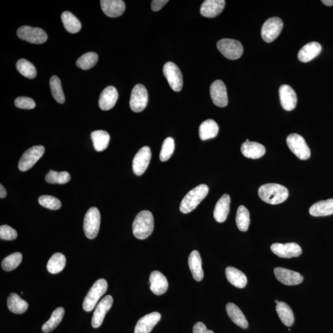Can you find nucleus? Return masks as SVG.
I'll list each match as a JSON object with an SVG mask.
<instances>
[{
  "instance_id": "obj_1",
  "label": "nucleus",
  "mask_w": 333,
  "mask_h": 333,
  "mask_svg": "<svg viewBox=\"0 0 333 333\" xmlns=\"http://www.w3.org/2000/svg\"><path fill=\"white\" fill-rule=\"evenodd\" d=\"M259 197L266 203L275 205L283 203L289 196L288 190L280 184L268 183L259 188Z\"/></svg>"
},
{
  "instance_id": "obj_2",
  "label": "nucleus",
  "mask_w": 333,
  "mask_h": 333,
  "mask_svg": "<svg viewBox=\"0 0 333 333\" xmlns=\"http://www.w3.org/2000/svg\"><path fill=\"white\" fill-rule=\"evenodd\" d=\"M153 213L148 210H143L136 215L133 223V233L138 240H145L152 234L154 230Z\"/></svg>"
},
{
  "instance_id": "obj_3",
  "label": "nucleus",
  "mask_w": 333,
  "mask_h": 333,
  "mask_svg": "<svg viewBox=\"0 0 333 333\" xmlns=\"http://www.w3.org/2000/svg\"><path fill=\"white\" fill-rule=\"evenodd\" d=\"M209 190V187L206 184H202L190 191L181 202L180 211L183 213L192 212L206 197Z\"/></svg>"
},
{
  "instance_id": "obj_4",
  "label": "nucleus",
  "mask_w": 333,
  "mask_h": 333,
  "mask_svg": "<svg viewBox=\"0 0 333 333\" xmlns=\"http://www.w3.org/2000/svg\"><path fill=\"white\" fill-rule=\"evenodd\" d=\"M107 289V283L104 279H99L95 281L84 299L83 309L85 311H92L102 296L106 292Z\"/></svg>"
},
{
  "instance_id": "obj_5",
  "label": "nucleus",
  "mask_w": 333,
  "mask_h": 333,
  "mask_svg": "<svg viewBox=\"0 0 333 333\" xmlns=\"http://www.w3.org/2000/svg\"><path fill=\"white\" fill-rule=\"evenodd\" d=\"M101 215L96 207H91L85 214L84 230L85 236L93 240L97 236L100 227Z\"/></svg>"
},
{
  "instance_id": "obj_6",
  "label": "nucleus",
  "mask_w": 333,
  "mask_h": 333,
  "mask_svg": "<svg viewBox=\"0 0 333 333\" xmlns=\"http://www.w3.org/2000/svg\"><path fill=\"white\" fill-rule=\"evenodd\" d=\"M218 50L226 58L236 60L243 54V47L241 43L236 40L224 39L217 42Z\"/></svg>"
},
{
  "instance_id": "obj_7",
  "label": "nucleus",
  "mask_w": 333,
  "mask_h": 333,
  "mask_svg": "<svg viewBox=\"0 0 333 333\" xmlns=\"http://www.w3.org/2000/svg\"><path fill=\"white\" fill-rule=\"evenodd\" d=\"M287 144L291 152L301 160L306 161L310 157V150L305 139L297 133L287 136Z\"/></svg>"
},
{
  "instance_id": "obj_8",
  "label": "nucleus",
  "mask_w": 333,
  "mask_h": 333,
  "mask_svg": "<svg viewBox=\"0 0 333 333\" xmlns=\"http://www.w3.org/2000/svg\"><path fill=\"white\" fill-rule=\"evenodd\" d=\"M163 73L170 87L175 92H180L183 87V77L177 65L172 62H168L165 64Z\"/></svg>"
},
{
  "instance_id": "obj_9",
  "label": "nucleus",
  "mask_w": 333,
  "mask_h": 333,
  "mask_svg": "<svg viewBox=\"0 0 333 333\" xmlns=\"http://www.w3.org/2000/svg\"><path fill=\"white\" fill-rule=\"evenodd\" d=\"M283 27L282 20L278 17L267 19L262 27L261 35L264 41L271 43L280 35Z\"/></svg>"
},
{
  "instance_id": "obj_10",
  "label": "nucleus",
  "mask_w": 333,
  "mask_h": 333,
  "mask_svg": "<svg viewBox=\"0 0 333 333\" xmlns=\"http://www.w3.org/2000/svg\"><path fill=\"white\" fill-rule=\"evenodd\" d=\"M19 39L33 44H42L46 42L48 35L42 28L30 26H22L17 32Z\"/></svg>"
},
{
  "instance_id": "obj_11",
  "label": "nucleus",
  "mask_w": 333,
  "mask_h": 333,
  "mask_svg": "<svg viewBox=\"0 0 333 333\" xmlns=\"http://www.w3.org/2000/svg\"><path fill=\"white\" fill-rule=\"evenodd\" d=\"M44 153L45 147L41 145L29 148L23 154L19 160L18 164L19 170L25 172L30 169L42 157Z\"/></svg>"
},
{
  "instance_id": "obj_12",
  "label": "nucleus",
  "mask_w": 333,
  "mask_h": 333,
  "mask_svg": "<svg viewBox=\"0 0 333 333\" xmlns=\"http://www.w3.org/2000/svg\"><path fill=\"white\" fill-rule=\"evenodd\" d=\"M148 102V94L143 85H136L131 94L130 106L135 113H140L146 108Z\"/></svg>"
},
{
  "instance_id": "obj_13",
  "label": "nucleus",
  "mask_w": 333,
  "mask_h": 333,
  "mask_svg": "<svg viewBox=\"0 0 333 333\" xmlns=\"http://www.w3.org/2000/svg\"><path fill=\"white\" fill-rule=\"evenodd\" d=\"M152 159V152L150 147L144 146L136 154L133 160V172L138 176L143 175L146 171Z\"/></svg>"
},
{
  "instance_id": "obj_14",
  "label": "nucleus",
  "mask_w": 333,
  "mask_h": 333,
  "mask_svg": "<svg viewBox=\"0 0 333 333\" xmlns=\"http://www.w3.org/2000/svg\"><path fill=\"white\" fill-rule=\"evenodd\" d=\"M271 250L278 257L287 258L299 257L303 252L301 246L295 243H274L271 246Z\"/></svg>"
},
{
  "instance_id": "obj_15",
  "label": "nucleus",
  "mask_w": 333,
  "mask_h": 333,
  "mask_svg": "<svg viewBox=\"0 0 333 333\" xmlns=\"http://www.w3.org/2000/svg\"><path fill=\"white\" fill-rule=\"evenodd\" d=\"M210 96L213 104L218 107H225L228 105L227 88L223 82L217 80L213 82L210 87Z\"/></svg>"
},
{
  "instance_id": "obj_16",
  "label": "nucleus",
  "mask_w": 333,
  "mask_h": 333,
  "mask_svg": "<svg viewBox=\"0 0 333 333\" xmlns=\"http://www.w3.org/2000/svg\"><path fill=\"white\" fill-rule=\"evenodd\" d=\"M113 298L112 296L107 295L99 302L96 306L95 312L93 313L92 325L93 328H97L101 325L104 319L105 316L111 307L113 306Z\"/></svg>"
},
{
  "instance_id": "obj_17",
  "label": "nucleus",
  "mask_w": 333,
  "mask_h": 333,
  "mask_svg": "<svg viewBox=\"0 0 333 333\" xmlns=\"http://www.w3.org/2000/svg\"><path fill=\"white\" fill-rule=\"evenodd\" d=\"M276 278L281 283L287 286L297 285L303 283L304 277L300 273L287 269L277 267L274 269Z\"/></svg>"
},
{
  "instance_id": "obj_18",
  "label": "nucleus",
  "mask_w": 333,
  "mask_h": 333,
  "mask_svg": "<svg viewBox=\"0 0 333 333\" xmlns=\"http://www.w3.org/2000/svg\"><path fill=\"white\" fill-rule=\"evenodd\" d=\"M281 106L287 111H291L295 109L297 104V95L291 87L287 85H283L279 89Z\"/></svg>"
},
{
  "instance_id": "obj_19",
  "label": "nucleus",
  "mask_w": 333,
  "mask_h": 333,
  "mask_svg": "<svg viewBox=\"0 0 333 333\" xmlns=\"http://www.w3.org/2000/svg\"><path fill=\"white\" fill-rule=\"evenodd\" d=\"M161 318L159 312H155L144 315L136 324L135 333H150Z\"/></svg>"
},
{
  "instance_id": "obj_20",
  "label": "nucleus",
  "mask_w": 333,
  "mask_h": 333,
  "mask_svg": "<svg viewBox=\"0 0 333 333\" xmlns=\"http://www.w3.org/2000/svg\"><path fill=\"white\" fill-rule=\"evenodd\" d=\"M226 4L224 0H206L200 8L201 15L206 18H215L223 11Z\"/></svg>"
},
{
  "instance_id": "obj_21",
  "label": "nucleus",
  "mask_w": 333,
  "mask_h": 333,
  "mask_svg": "<svg viewBox=\"0 0 333 333\" xmlns=\"http://www.w3.org/2000/svg\"><path fill=\"white\" fill-rule=\"evenodd\" d=\"M150 289L154 294L160 295L167 291L169 283L165 276L158 270L151 273L150 277Z\"/></svg>"
},
{
  "instance_id": "obj_22",
  "label": "nucleus",
  "mask_w": 333,
  "mask_h": 333,
  "mask_svg": "<svg viewBox=\"0 0 333 333\" xmlns=\"http://www.w3.org/2000/svg\"><path fill=\"white\" fill-rule=\"evenodd\" d=\"M100 4L102 11L110 18H118L125 10V3L122 0H102Z\"/></svg>"
},
{
  "instance_id": "obj_23",
  "label": "nucleus",
  "mask_w": 333,
  "mask_h": 333,
  "mask_svg": "<svg viewBox=\"0 0 333 333\" xmlns=\"http://www.w3.org/2000/svg\"><path fill=\"white\" fill-rule=\"evenodd\" d=\"M118 99V92L113 86H109L102 91L99 99V106L102 110H108L115 107Z\"/></svg>"
},
{
  "instance_id": "obj_24",
  "label": "nucleus",
  "mask_w": 333,
  "mask_h": 333,
  "mask_svg": "<svg viewBox=\"0 0 333 333\" xmlns=\"http://www.w3.org/2000/svg\"><path fill=\"white\" fill-rule=\"evenodd\" d=\"M230 203L231 199L230 196L226 194L222 196L216 204L213 211V217L219 223H223L227 220L230 212Z\"/></svg>"
},
{
  "instance_id": "obj_25",
  "label": "nucleus",
  "mask_w": 333,
  "mask_h": 333,
  "mask_svg": "<svg viewBox=\"0 0 333 333\" xmlns=\"http://www.w3.org/2000/svg\"><path fill=\"white\" fill-rule=\"evenodd\" d=\"M241 153L246 158L257 159L263 157L266 153V147L257 142L246 141L241 147Z\"/></svg>"
},
{
  "instance_id": "obj_26",
  "label": "nucleus",
  "mask_w": 333,
  "mask_h": 333,
  "mask_svg": "<svg viewBox=\"0 0 333 333\" xmlns=\"http://www.w3.org/2000/svg\"><path fill=\"white\" fill-rule=\"evenodd\" d=\"M321 48L319 43L313 42L309 43L301 48L298 53V59L301 62H308L313 60L321 53Z\"/></svg>"
},
{
  "instance_id": "obj_27",
  "label": "nucleus",
  "mask_w": 333,
  "mask_h": 333,
  "mask_svg": "<svg viewBox=\"0 0 333 333\" xmlns=\"http://www.w3.org/2000/svg\"><path fill=\"white\" fill-rule=\"evenodd\" d=\"M189 265L193 278L196 281H201L204 278V272L202 268V260L198 250H193L189 256Z\"/></svg>"
},
{
  "instance_id": "obj_28",
  "label": "nucleus",
  "mask_w": 333,
  "mask_h": 333,
  "mask_svg": "<svg viewBox=\"0 0 333 333\" xmlns=\"http://www.w3.org/2000/svg\"><path fill=\"white\" fill-rule=\"evenodd\" d=\"M226 310L230 319L236 325L241 327L243 329L248 328L249 324L245 316L237 306L233 303H228L226 306Z\"/></svg>"
},
{
  "instance_id": "obj_29",
  "label": "nucleus",
  "mask_w": 333,
  "mask_h": 333,
  "mask_svg": "<svg viewBox=\"0 0 333 333\" xmlns=\"http://www.w3.org/2000/svg\"><path fill=\"white\" fill-rule=\"evenodd\" d=\"M309 213L314 217H323L333 214V199L318 201L313 204L310 207Z\"/></svg>"
},
{
  "instance_id": "obj_30",
  "label": "nucleus",
  "mask_w": 333,
  "mask_h": 333,
  "mask_svg": "<svg viewBox=\"0 0 333 333\" xmlns=\"http://www.w3.org/2000/svg\"><path fill=\"white\" fill-rule=\"evenodd\" d=\"M227 280L229 282L238 288H243L246 286L247 279L246 276L240 270L233 267H228L226 270Z\"/></svg>"
},
{
  "instance_id": "obj_31",
  "label": "nucleus",
  "mask_w": 333,
  "mask_h": 333,
  "mask_svg": "<svg viewBox=\"0 0 333 333\" xmlns=\"http://www.w3.org/2000/svg\"><path fill=\"white\" fill-rule=\"evenodd\" d=\"M219 128L215 121L209 119L205 121L199 127V137L203 141L216 137L218 133Z\"/></svg>"
},
{
  "instance_id": "obj_32",
  "label": "nucleus",
  "mask_w": 333,
  "mask_h": 333,
  "mask_svg": "<svg viewBox=\"0 0 333 333\" xmlns=\"http://www.w3.org/2000/svg\"><path fill=\"white\" fill-rule=\"evenodd\" d=\"M93 146L96 152H103L108 146L110 141V136L106 131L96 130L91 133Z\"/></svg>"
},
{
  "instance_id": "obj_33",
  "label": "nucleus",
  "mask_w": 333,
  "mask_h": 333,
  "mask_svg": "<svg viewBox=\"0 0 333 333\" xmlns=\"http://www.w3.org/2000/svg\"><path fill=\"white\" fill-rule=\"evenodd\" d=\"M8 307L11 312L16 314H22L28 309V304L22 300L16 293H11L8 298Z\"/></svg>"
},
{
  "instance_id": "obj_34",
  "label": "nucleus",
  "mask_w": 333,
  "mask_h": 333,
  "mask_svg": "<svg viewBox=\"0 0 333 333\" xmlns=\"http://www.w3.org/2000/svg\"><path fill=\"white\" fill-rule=\"evenodd\" d=\"M61 19L65 29L69 33H76L81 30L82 28L81 22L69 11H64L62 13Z\"/></svg>"
},
{
  "instance_id": "obj_35",
  "label": "nucleus",
  "mask_w": 333,
  "mask_h": 333,
  "mask_svg": "<svg viewBox=\"0 0 333 333\" xmlns=\"http://www.w3.org/2000/svg\"><path fill=\"white\" fill-rule=\"evenodd\" d=\"M276 310L280 320L287 326H291L294 323V314L290 307L284 302H279L276 306Z\"/></svg>"
},
{
  "instance_id": "obj_36",
  "label": "nucleus",
  "mask_w": 333,
  "mask_h": 333,
  "mask_svg": "<svg viewBox=\"0 0 333 333\" xmlns=\"http://www.w3.org/2000/svg\"><path fill=\"white\" fill-rule=\"evenodd\" d=\"M65 310L63 307H58L53 312L49 320L42 326V331L48 333L53 331L61 322L64 317Z\"/></svg>"
},
{
  "instance_id": "obj_37",
  "label": "nucleus",
  "mask_w": 333,
  "mask_h": 333,
  "mask_svg": "<svg viewBox=\"0 0 333 333\" xmlns=\"http://www.w3.org/2000/svg\"><path fill=\"white\" fill-rule=\"evenodd\" d=\"M66 264V258L61 253H55L51 256L47 264L48 271L52 274L60 273L64 270Z\"/></svg>"
},
{
  "instance_id": "obj_38",
  "label": "nucleus",
  "mask_w": 333,
  "mask_h": 333,
  "mask_svg": "<svg viewBox=\"0 0 333 333\" xmlns=\"http://www.w3.org/2000/svg\"><path fill=\"white\" fill-rule=\"evenodd\" d=\"M250 214L248 209L244 206L238 207L236 213V223L241 232H246L250 225Z\"/></svg>"
},
{
  "instance_id": "obj_39",
  "label": "nucleus",
  "mask_w": 333,
  "mask_h": 333,
  "mask_svg": "<svg viewBox=\"0 0 333 333\" xmlns=\"http://www.w3.org/2000/svg\"><path fill=\"white\" fill-rule=\"evenodd\" d=\"M98 55L96 53L89 52L80 57L76 62L77 66L82 70H89L97 63Z\"/></svg>"
},
{
  "instance_id": "obj_40",
  "label": "nucleus",
  "mask_w": 333,
  "mask_h": 333,
  "mask_svg": "<svg viewBox=\"0 0 333 333\" xmlns=\"http://www.w3.org/2000/svg\"><path fill=\"white\" fill-rule=\"evenodd\" d=\"M51 94L55 100L59 103H64L65 101V96L62 90L61 82L58 77L54 76L51 77L50 82Z\"/></svg>"
},
{
  "instance_id": "obj_41",
  "label": "nucleus",
  "mask_w": 333,
  "mask_h": 333,
  "mask_svg": "<svg viewBox=\"0 0 333 333\" xmlns=\"http://www.w3.org/2000/svg\"><path fill=\"white\" fill-rule=\"evenodd\" d=\"M17 69L19 73L28 79H34L36 76L35 66L25 59H19L16 64Z\"/></svg>"
},
{
  "instance_id": "obj_42",
  "label": "nucleus",
  "mask_w": 333,
  "mask_h": 333,
  "mask_svg": "<svg viewBox=\"0 0 333 333\" xmlns=\"http://www.w3.org/2000/svg\"><path fill=\"white\" fill-rule=\"evenodd\" d=\"M22 261V255L21 253L15 252L7 256L2 261V269L6 272L13 271L16 269Z\"/></svg>"
},
{
  "instance_id": "obj_43",
  "label": "nucleus",
  "mask_w": 333,
  "mask_h": 333,
  "mask_svg": "<svg viewBox=\"0 0 333 333\" xmlns=\"http://www.w3.org/2000/svg\"><path fill=\"white\" fill-rule=\"evenodd\" d=\"M70 175L67 172H58L50 170L45 176V180L48 183L65 184L70 180Z\"/></svg>"
},
{
  "instance_id": "obj_44",
  "label": "nucleus",
  "mask_w": 333,
  "mask_h": 333,
  "mask_svg": "<svg viewBox=\"0 0 333 333\" xmlns=\"http://www.w3.org/2000/svg\"><path fill=\"white\" fill-rule=\"evenodd\" d=\"M175 150V141L172 137H168L165 139L162 144V149L160 153V160L166 162L171 158Z\"/></svg>"
},
{
  "instance_id": "obj_45",
  "label": "nucleus",
  "mask_w": 333,
  "mask_h": 333,
  "mask_svg": "<svg viewBox=\"0 0 333 333\" xmlns=\"http://www.w3.org/2000/svg\"><path fill=\"white\" fill-rule=\"evenodd\" d=\"M39 203L43 207L51 210L61 208V202L59 199L50 195H43L39 198Z\"/></svg>"
},
{
  "instance_id": "obj_46",
  "label": "nucleus",
  "mask_w": 333,
  "mask_h": 333,
  "mask_svg": "<svg viewBox=\"0 0 333 333\" xmlns=\"http://www.w3.org/2000/svg\"><path fill=\"white\" fill-rule=\"evenodd\" d=\"M18 237V233L15 230L7 225L0 227V238L2 240L12 241Z\"/></svg>"
},
{
  "instance_id": "obj_47",
  "label": "nucleus",
  "mask_w": 333,
  "mask_h": 333,
  "mask_svg": "<svg viewBox=\"0 0 333 333\" xmlns=\"http://www.w3.org/2000/svg\"><path fill=\"white\" fill-rule=\"evenodd\" d=\"M14 103L16 106L20 109H32L35 107V102L32 98L24 97V96L16 98Z\"/></svg>"
},
{
  "instance_id": "obj_48",
  "label": "nucleus",
  "mask_w": 333,
  "mask_h": 333,
  "mask_svg": "<svg viewBox=\"0 0 333 333\" xmlns=\"http://www.w3.org/2000/svg\"><path fill=\"white\" fill-rule=\"evenodd\" d=\"M193 333H214L211 330L207 329L203 322L196 323L193 329Z\"/></svg>"
},
{
  "instance_id": "obj_49",
  "label": "nucleus",
  "mask_w": 333,
  "mask_h": 333,
  "mask_svg": "<svg viewBox=\"0 0 333 333\" xmlns=\"http://www.w3.org/2000/svg\"><path fill=\"white\" fill-rule=\"evenodd\" d=\"M168 2V0H153L152 2V9L153 11L161 10Z\"/></svg>"
},
{
  "instance_id": "obj_50",
  "label": "nucleus",
  "mask_w": 333,
  "mask_h": 333,
  "mask_svg": "<svg viewBox=\"0 0 333 333\" xmlns=\"http://www.w3.org/2000/svg\"><path fill=\"white\" fill-rule=\"evenodd\" d=\"M7 190L5 189L4 185L0 184V198L2 199L4 198L7 196Z\"/></svg>"
},
{
  "instance_id": "obj_51",
  "label": "nucleus",
  "mask_w": 333,
  "mask_h": 333,
  "mask_svg": "<svg viewBox=\"0 0 333 333\" xmlns=\"http://www.w3.org/2000/svg\"><path fill=\"white\" fill-rule=\"evenodd\" d=\"M321 2H322L324 5L328 6V7H332V6H333V0H322Z\"/></svg>"
},
{
  "instance_id": "obj_52",
  "label": "nucleus",
  "mask_w": 333,
  "mask_h": 333,
  "mask_svg": "<svg viewBox=\"0 0 333 333\" xmlns=\"http://www.w3.org/2000/svg\"><path fill=\"white\" fill-rule=\"evenodd\" d=\"M275 303H277V304L279 303V301H278V300H276V301H275Z\"/></svg>"
}]
</instances>
